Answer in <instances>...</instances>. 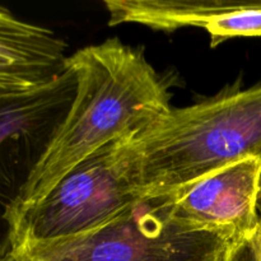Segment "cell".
<instances>
[{
  "label": "cell",
  "instance_id": "cell-1",
  "mask_svg": "<svg viewBox=\"0 0 261 261\" xmlns=\"http://www.w3.org/2000/svg\"><path fill=\"white\" fill-rule=\"evenodd\" d=\"M75 91L5 221L42 198L64 175L115 140L132 138L172 107L170 83L144 51L107 38L69 55ZM8 224V223H7Z\"/></svg>",
  "mask_w": 261,
  "mask_h": 261
},
{
  "label": "cell",
  "instance_id": "cell-2",
  "mask_svg": "<svg viewBox=\"0 0 261 261\" xmlns=\"http://www.w3.org/2000/svg\"><path fill=\"white\" fill-rule=\"evenodd\" d=\"M148 196L168 195L232 163L261 160V83L226 87L185 107H171L130 139Z\"/></svg>",
  "mask_w": 261,
  "mask_h": 261
},
{
  "label": "cell",
  "instance_id": "cell-3",
  "mask_svg": "<svg viewBox=\"0 0 261 261\" xmlns=\"http://www.w3.org/2000/svg\"><path fill=\"white\" fill-rule=\"evenodd\" d=\"M132 138L102 147L71 168L42 198L10 216L9 251L91 233L150 198L139 184Z\"/></svg>",
  "mask_w": 261,
  "mask_h": 261
},
{
  "label": "cell",
  "instance_id": "cell-4",
  "mask_svg": "<svg viewBox=\"0 0 261 261\" xmlns=\"http://www.w3.org/2000/svg\"><path fill=\"white\" fill-rule=\"evenodd\" d=\"M229 245L186 228L170 195L150 196L107 226L56 244L10 250L0 261H222Z\"/></svg>",
  "mask_w": 261,
  "mask_h": 261
},
{
  "label": "cell",
  "instance_id": "cell-5",
  "mask_svg": "<svg viewBox=\"0 0 261 261\" xmlns=\"http://www.w3.org/2000/svg\"><path fill=\"white\" fill-rule=\"evenodd\" d=\"M74 91L69 69L40 88L0 89V259L9 251L8 212L68 111Z\"/></svg>",
  "mask_w": 261,
  "mask_h": 261
},
{
  "label": "cell",
  "instance_id": "cell-6",
  "mask_svg": "<svg viewBox=\"0 0 261 261\" xmlns=\"http://www.w3.org/2000/svg\"><path fill=\"white\" fill-rule=\"evenodd\" d=\"M260 158H247L209 173L170 195L176 221L195 232L240 244L259 233Z\"/></svg>",
  "mask_w": 261,
  "mask_h": 261
},
{
  "label": "cell",
  "instance_id": "cell-7",
  "mask_svg": "<svg viewBox=\"0 0 261 261\" xmlns=\"http://www.w3.org/2000/svg\"><path fill=\"white\" fill-rule=\"evenodd\" d=\"M109 25L142 24L175 32L203 28L216 48L237 37H261V0H103Z\"/></svg>",
  "mask_w": 261,
  "mask_h": 261
},
{
  "label": "cell",
  "instance_id": "cell-8",
  "mask_svg": "<svg viewBox=\"0 0 261 261\" xmlns=\"http://www.w3.org/2000/svg\"><path fill=\"white\" fill-rule=\"evenodd\" d=\"M68 45L51 30L15 17L0 5V89L31 91L68 70Z\"/></svg>",
  "mask_w": 261,
  "mask_h": 261
},
{
  "label": "cell",
  "instance_id": "cell-9",
  "mask_svg": "<svg viewBox=\"0 0 261 261\" xmlns=\"http://www.w3.org/2000/svg\"><path fill=\"white\" fill-rule=\"evenodd\" d=\"M222 261H260V231L254 239L231 245Z\"/></svg>",
  "mask_w": 261,
  "mask_h": 261
},
{
  "label": "cell",
  "instance_id": "cell-10",
  "mask_svg": "<svg viewBox=\"0 0 261 261\" xmlns=\"http://www.w3.org/2000/svg\"><path fill=\"white\" fill-rule=\"evenodd\" d=\"M257 211H259L260 218H261V177H260V185H259V196H257Z\"/></svg>",
  "mask_w": 261,
  "mask_h": 261
},
{
  "label": "cell",
  "instance_id": "cell-11",
  "mask_svg": "<svg viewBox=\"0 0 261 261\" xmlns=\"http://www.w3.org/2000/svg\"><path fill=\"white\" fill-rule=\"evenodd\" d=\"M260 261H261V229H260Z\"/></svg>",
  "mask_w": 261,
  "mask_h": 261
}]
</instances>
